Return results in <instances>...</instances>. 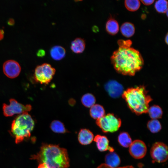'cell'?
<instances>
[{
	"label": "cell",
	"instance_id": "cell-1",
	"mask_svg": "<svg viewBox=\"0 0 168 168\" xmlns=\"http://www.w3.org/2000/svg\"><path fill=\"white\" fill-rule=\"evenodd\" d=\"M132 44L129 40H119V48L111 57V63L116 71L125 75L134 76L144 64L141 54L131 47Z\"/></svg>",
	"mask_w": 168,
	"mask_h": 168
},
{
	"label": "cell",
	"instance_id": "cell-2",
	"mask_svg": "<svg viewBox=\"0 0 168 168\" xmlns=\"http://www.w3.org/2000/svg\"><path fill=\"white\" fill-rule=\"evenodd\" d=\"M32 158L49 168H68L69 166L67 150L55 145L43 144L40 151Z\"/></svg>",
	"mask_w": 168,
	"mask_h": 168
},
{
	"label": "cell",
	"instance_id": "cell-3",
	"mask_svg": "<svg viewBox=\"0 0 168 168\" xmlns=\"http://www.w3.org/2000/svg\"><path fill=\"white\" fill-rule=\"evenodd\" d=\"M122 96L130 109L137 114L147 113L152 99L144 86L128 88Z\"/></svg>",
	"mask_w": 168,
	"mask_h": 168
},
{
	"label": "cell",
	"instance_id": "cell-4",
	"mask_svg": "<svg viewBox=\"0 0 168 168\" xmlns=\"http://www.w3.org/2000/svg\"><path fill=\"white\" fill-rule=\"evenodd\" d=\"M35 126V122L28 112L17 116L13 121L11 132L15 138L16 143H19L29 137Z\"/></svg>",
	"mask_w": 168,
	"mask_h": 168
},
{
	"label": "cell",
	"instance_id": "cell-5",
	"mask_svg": "<svg viewBox=\"0 0 168 168\" xmlns=\"http://www.w3.org/2000/svg\"><path fill=\"white\" fill-rule=\"evenodd\" d=\"M56 72L55 69L47 63L38 66L35 69L34 76L36 82L47 84L51 81Z\"/></svg>",
	"mask_w": 168,
	"mask_h": 168
},
{
	"label": "cell",
	"instance_id": "cell-6",
	"mask_svg": "<svg viewBox=\"0 0 168 168\" xmlns=\"http://www.w3.org/2000/svg\"><path fill=\"white\" fill-rule=\"evenodd\" d=\"M96 123L103 132L113 133L119 129L121 125V121L113 114L110 113L97 119Z\"/></svg>",
	"mask_w": 168,
	"mask_h": 168
},
{
	"label": "cell",
	"instance_id": "cell-7",
	"mask_svg": "<svg viewBox=\"0 0 168 168\" xmlns=\"http://www.w3.org/2000/svg\"><path fill=\"white\" fill-rule=\"evenodd\" d=\"M9 101L10 105L3 104L2 105L3 114L6 117L12 116L16 114L28 113L32 109L30 105H23L18 102L14 99H11Z\"/></svg>",
	"mask_w": 168,
	"mask_h": 168
},
{
	"label": "cell",
	"instance_id": "cell-8",
	"mask_svg": "<svg viewBox=\"0 0 168 168\" xmlns=\"http://www.w3.org/2000/svg\"><path fill=\"white\" fill-rule=\"evenodd\" d=\"M150 154L153 161L158 163L166 161L168 158V148L163 142H156L151 147Z\"/></svg>",
	"mask_w": 168,
	"mask_h": 168
},
{
	"label": "cell",
	"instance_id": "cell-9",
	"mask_svg": "<svg viewBox=\"0 0 168 168\" xmlns=\"http://www.w3.org/2000/svg\"><path fill=\"white\" fill-rule=\"evenodd\" d=\"M129 147L130 155L135 159H142L147 153V146L145 143L141 140L138 139L133 141Z\"/></svg>",
	"mask_w": 168,
	"mask_h": 168
},
{
	"label": "cell",
	"instance_id": "cell-10",
	"mask_svg": "<svg viewBox=\"0 0 168 168\" xmlns=\"http://www.w3.org/2000/svg\"><path fill=\"white\" fill-rule=\"evenodd\" d=\"M3 70L7 77L13 78L19 75L21 71V67L17 62L10 60L4 62L3 66Z\"/></svg>",
	"mask_w": 168,
	"mask_h": 168
},
{
	"label": "cell",
	"instance_id": "cell-11",
	"mask_svg": "<svg viewBox=\"0 0 168 168\" xmlns=\"http://www.w3.org/2000/svg\"><path fill=\"white\" fill-rule=\"evenodd\" d=\"M105 88L109 95L114 98L119 97L124 92L123 86L114 80L110 81L106 83L105 85Z\"/></svg>",
	"mask_w": 168,
	"mask_h": 168
},
{
	"label": "cell",
	"instance_id": "cell-12",
	"mask_svg": "<svg viewBox=\"0 0 168 168\" xmlns=\"http://www.w3.org/2000/svg\"><path fill=\"white\" fill-rule=\"evenodd\" d=\"M93 140L96 142L97 148L100 151H114V148L109 145V141L106 136L97 135L94 138Z\"/></svg>",
	"mask_w": 168,
	"mask_h": 168
},
{
	"label": "cell",
	"instance_id": "cell-13",
	"mask_svg": "<svg viewBox=\"0 0 168 168\" xmlns=\"http://www.w3.org/2000/svg\"><path fill=\"white\" fill-rule=\"evenodd\" d=\"M94 135L89 130L83 128L79 131L78 139L80 143L83 145L90 144L94 139Z\"/></svg>",
	"mask_w": 168,
	"mask_h": 168
},
{
	"label": "cell",
	"instance_id": "cell-14",
	"mask_svg": "<svg viewBox=\"0 0 168 168\" xmlns=\"http://www.w3.org/2000/svg\"><path fill=\"white\" fill-rule=\"evenodd\" d=\"M105 164L108 166L113 167H118L121 162L119 155L115 152H109L105 156Z\"/></svg>",
	"mask_w": 168,
	"mask_h": 168
},
{
	"label": "cell",
	"instance_id": "cell-15",
	"mask_svg": "<svg viewBox=\"0 0 168 168\" xmlns=\"http://www.w3.org/2000/svg\"><path fill=\"white\" fill-rule=\"evenodd\" d=\"M85 46V40L82 38H77L72 42L71 49L74 53L81 54L84 50Z\"/></svg>",
	"mask_w": 168,
	"mask_h": 168
},
{
	"label": "cell",
	"instance_id": "cell-16",
	"mask_svg": "<svg viewBox=\"0 0 168 168\" xmlns=\"http://www.w3.org/2000/svg\"><path fill=\"white\" fill-rule=\"evenodd\" d=\"M51 58L56 61L60 60L63 58L65 56L66 50L63 47L56 45L52 47L50 50Z\"/></svg>",
	"mask_w": 168,
	"mask_h": 168
},
{
	"label": "cell",
	"instance_id": "cell-17",
	"mask_svg": "<svg viewBox=\"0 0 168 168\" xmlns=\"http://www.w3.org/2000/svg\"><path fill=\"white\" fill-rule=\"evenodd\" d=\"M89 113L92 118L96 120L103 117L105 113L103 107L99 104H94L91 106Z\"/></svg>",
	"mask_w": 168,
	"mask_h": 168
},
{
	"label": "cell",
	"instance_id": "cell-18",
	"mask_svg": "<svg viewBox=\"0 0 168 168\" xmlns=\"http://www.w3.org/2000/svg\"><path fill=\"white\" fill-rule=\"evenodd\" d=\"M120 31L123 35L126 37H130L134 34L135 28L132 23L129 22H125L121 25Z\"/></svg>",
	"mask_w": 168,
	"mask_h": 168
},
{
	"label": "cell",
	"instance_id": "cell-19",
	"mask_svg": "<svg viewBox=\"0 0 168 168\" xmlns=\"http://www.w3.org/2000/svg\"><path fill=\"white\" fill-rule=\"evenodd\" d=\"M106 29L108 33L111 35L116 34L119 30V25L117 21L113 18H110L106 22Z\"/></svg>",
	"mask_w": 168,
	"mask_h": 168
},
{
	"label": "cell",
	"instance_id": "cell-20",
	"mask_svg": "<svg viewBox=\"0 0 168 168\" xmlns=\"http://www.w3.org/2000/svg\"><path fill=\"white\" fill-rule=\"evenodd\" d=\"M50 127L53 132L56 133H63L68 132L63 124L58 120L52 121L50 124Z\"/></svg>",
	"mask_w": 168,
	"mask_h": 168
},
{
	"label": "cell",
	"instance_id": "cell-21",
	"mask_svg": "<svg viewBox=\"0 0 168 168\" xmlns=\"http://www.w3.org/2000/svg\"><path fill=\"white\" fill-rule=\"evenodd\" d=\"M118 142L120 145L124 147H128L132 141L129 134L126 132L120 133L118 137Z\"/></svg>",
	"mask_w": 168,
	"mask_h": 168
},
{
	"label": "cell",
	"instance_id": "cell-22",
	"mask_svg": "<svg viewBox=\"0 0 168 168\" xmlns=\"http://www.w3.org/2000/svg\"><path fill=\"white\" fill-rule=\"evenodd\" d=\"M147 112L152 119H160L161 118L162 115L161 109L156 105H153L149 107Z\"/></svg>",
	"mask_w": 168,
	"mask_h": 168
},
{
	"label": "cell",
	"instance_id": "cell-23",
	"mask_svg": "<svg viewBox=\"0 0 168 168\" xmlns=\"http://www.w3.org/2000/svg\"><path fill=\"white\" fill-rule=\"evenodd\" d=\"M81 100L84 106L87 108H90L95 104L96 99L93 94L87 93L82 96Z\"/></svg>",
	"mask_w": 168,
	"mask_h": 168
},
{
	"label": "cell",
	"instance_id": "cell-24",
	"mask_svg": "<svg viewBox=\"0 0 168 168\" xmlns=\"http://www.w3.org/2000/svg\"><path fill=\"white\" fill-rule=\"evenodd\" d=\"M126 8L131 12H134L139 9L140 6L139 0H124Z\"/></svg>",
	"mask_w": 168,
	"mask_h": 168
},
{
	"label": "cell",
	"instance_id": "cell-25",
	"mask_svg": "<svg viewBox=\"0 0 168 168\" xmlns=\"http://www.w3.org/2000/svg\"><path fill=\"white\" fill-rule=\"evenodd\" d=\"M156 11L159 13H165L168 11V2L167 0H157L154 5Z\"/></svg>",
	"mask_w": 168,
	"mask_h": 168
},
{
	"label": "cell",
	"instance_id": "cell-26",
	"mask_svg": "<svg viewBox=\"0 0 168 168\" xmlns=\"http://www.w3.org/2000/svg\"><path fill=\"white\" fill-rule=\"evenodd\" d=\"M147 127L153 133L159 132L161 128V123L157 119H152L149 121L147 124Z\"/></svg>",
	"mask_w": 168,
	"mask_h": 168
},
{
	"label": "cell",
	"instance_id": "cell-27",
	"mask_svg": "<svg viewBox=\"0 0 168 168\" xmlns=\"http://www.w3.org/2000/svg\"><path fill=\"white\" fill-rule=\"evenodd\" d=\"M145 5H150L152 4L155 0H140Z\"/></svg>",
	"mask_w": 168,
	"mask_h": 168
},
{
	"label": "cell",
	"instance_id": "cell-28",
	"mask_svg": "<svg viewBox=\"0 0 168 168\" xmlns=\"http://www.w3.org/2000/svg\"><path fill=\"white\" fill-rule=\"evenodd\" d=\"M45 52L44 51L43 49H40L37 53V55L39 57H43L45 55Z\"/></svg>",
	"mask_w": 168,
	"mask_h": 168
},
{
	"label": "cell",
	"instance_id": "cell-29",
	"mask_svg": "<svg viewBox=\"0 0 168 168\" xmlns=\"http://www.w3.org/2000/svg\"><path fill=\"white\" fill-rule=\"evenodd\" d=\"M4 32L2 30H0V40H2L4 37Z\"/></svg>",
	"mask_w": 168,
	"mask_h": 168
},
{
	"label": "cell",
	"instance_id": "cell-30",
	"mask_svg": "<svg viewBox=\"0 0 168 168\" xmlns=\"http://www.w3.org/2000/svg\"><path fill=\"white\" fill-rule=\"evenodd\" d=\"M38 168H49L43 164H40Z\"/></svg>",
	"mask_w": 168,
	"mask_h": 168
},
{
	"label": "cell",
	"instance_id": "cell-31",
	"mask_svg": "<svg viewBox=\"0 0 168 168\" xmlns=\"http://www.w3.org/2000/svg\"><path fill=\"white\" fill-rule=\"evenodd\" d=\"M168 34H167L165 37V41L166 44H168Z\"/></svg>",
	"mask_w": 168,
	"mask_h": 168
},
{
	"label": "cell",
	"instance_id": "cell-32",
	"mask_svg": "<svg viewBox=\"0 0 168 168\" xmlns=\"http://www.w3.org/2000/svg\"><path fill=\"white\" fill-rule=\"evenodd\" d=\"M76 1H81L82 0H75Z\"/></svg>",
	"mask_w": 168,
	"mask_h": 168
}]
</instances>
